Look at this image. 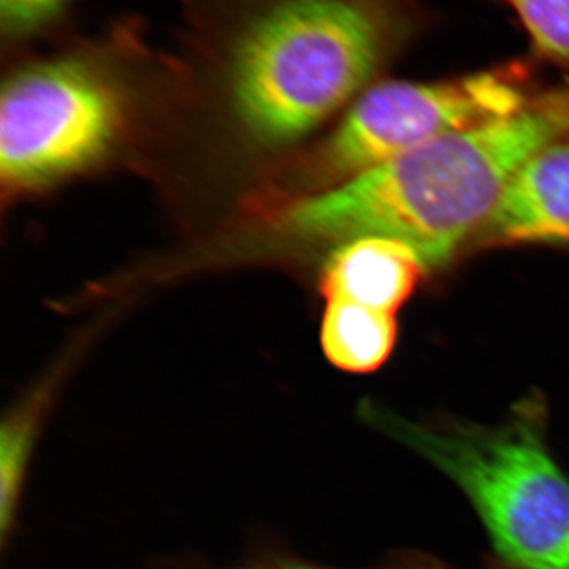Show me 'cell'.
<instances>
[{
    "label": "cell",
    "instance_id": "obj_1",
    "mask_svg": "<svg viewBox=\"0 0 569 569\" xmlns=\"http://www.w3.org/2000/svg\"><path fill=\"white\" fill-rule=\"evenodd\" d=\"M567 133L569 86L306 198L288 211L287 224L295 233L332 241L396 239L427 269L441 268L482 230L522 164Z\"/></svg>",
    "mask_w": 569,
    "mask_h": 569
},
{
    "label": "cell",
    "instance_id": "obj_2",
    "mask_svg": "<svg viewBox=\"0 0 569 569\" xmlns=\"http://www.w3.org/2000/svg\"><path fill=\"white\" fill-rule=\"evenodd\" d=\"M187 43L219 67L241 121L293 141L350 102L388 51L376 0H178Z\"/></svg>",
    "mask_w": 569,
    "mask_h": 569
},
{
    "label": "cell",
    "instance_id": "obj_3",
    "mask_svg": "<svg viewBox=\"0 0 569 569\" xmlns=\"http://www.w3.org/2000/svg\"><path fill=\"white\" fill-rule=\"evenodd\" d=\"M367 418L466 493L509 569H569V477L546 440L541 397H527L493 427L380 410Z\"/></svg>",
    "mask_w": 569,
    "mask_h": 569
},
{
    "label": "cell",
    "instance_id": "obj_4",
    "mask_svg": "<svg viewBox=\"0 0 569 569\" xmlns=\"http://www.w3.org/2000/svg\"><path fill=\"white\" fill-rule=\"evenodd\" d=\"M148 51L144 22L123 14L11 71L0 97L2 181L32 189L102 157L126 119L133 63Z\"/></svg>",
    "mask_w": 569,
    "mask_h": 569
},
{
    "label": "cell",
    "instance_id": "obj_5",
    "mask_svg": "<svg viewBox=\"0 0 569 569\" xmlns=\"http://www.w3.org/2000/svg\"><path fill=\"white\" fill-rule=\"evenodd\" d=\"M529 102L519 74L509 70L381 82L356 100L326 142L323 167L347 181L445 134L515 114Z\"/></svg>",
    "mask_w": 569,
    "mask_h": 569
},
{
    "label": "cell",
    "instance_id": "obj_6",
    "mask_svg": "<svg viewBox=\"0 0 569 569\" xmlns=\"http://www.w3.org/2000/svg\"><path fill=\"white\" fill-rule=\"evenodd\" d=\"M492 242H568L569 133L530 157L482 227Z\"/></svg>",
    "mask_w": 569,
    "mask_h": 569
},
{
    "label": "cell",
    "instance_id": "obj_7",
    "mask_svg": "<svg viewBox=\"0 0 569 569\" xmlns=\"http://www.w3.org/2000/svg\"><path fill=\"white\" fill-rule=\"evenodd\" d=\"M411 247L381 236L355 238L337 247L326 261L321 291L358 305L397 313L426 271Z\"/></svg>",
    "mask_w": 569,
    "mask_h": 569
},
{
    "label": "cell",
    "instance_id": "obj_8",
    "mask_svg": "<svg viewBox=\"0 0 569 569\" xmlns=\"http://www.w3.org/2000/svg\"><path fill=\"white\" fill-rule=\"evenodd\" d=\"M396 340V313L343 298H326L321 347L337 369L373 372L388 361Z\"/></svg>",
    "mask_w": 569,
    "mask_h": 569
},
{
    "label": "cell",
    "instance_id": "obj_9",
    "mask_svg": "<svg viewBox=\"0 0 569 569\" xmlns=\"http://www.w3.org/2000/svg\"><path fill=\"white\" fill-rule=\"evenodd\" d=\"M520 22L539 54L552 61L569 63V0H505Z\"/></svg>",
    "mask_w": 569,
    "mask_h": 569
},
{
    "label": "cell",
    "instance_id": "obj_10",
    "mask_svg": "<svg viewBox=\"0 0 569 569\" xmlns=\"http://www.w3.org/2000/svg\"><path fill=\"white\" fill-rule=\"evenodd\" d=\"M77 0H0L3 43L24 44L61 24Z\"/></svg>",
    "mask_w": 569,
    "mask_h": 569
},
{
    "label": "cell",
    "instance_id": "obj_11",
    "mask_svg": "<svg viewBox=\"0 0 569 569\" xmlns=\"http://www.w3.org/2000/svg\"><path fill=\"white\" fill-rule=\"evenodd\" d=\"M241 569H328L313 567V565L302 563V561L295 560H268L260 561V563L250 565V567ZM381 569H445L437 561L425 559V557H408L388 565Z\"/></svg>",
    "mask_w": 569,
    "mask_h": 569
}]
</instances>
